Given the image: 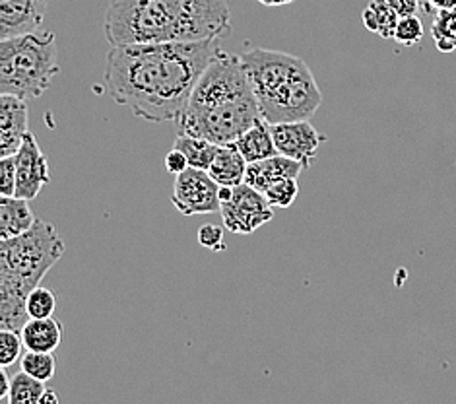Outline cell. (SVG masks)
Instances as JSON below:
<instances>
[{
	"mask_svg": "<svg viewBox=\"0 0 456 404\" xmlns=\"http://www.w3.org/2000/svg\"><path fill=\"white\" fill-rule=\"evenodd\" d=\"M220 49V39L111 47L103 74L107 94L148 123H177L194 86Z\"/></svg>",
	"mask_w": 456,
	"mask_h": 404,
	"instance_id": "obj_1",
	"label": "cell"
},
{
	"mask_svg": "<svg viewBox=\"0 0 456 404\" xmlns=\"http://www.w3.org/2000/svg\"><path fill=\"white\" fill-rule=\"evenodd\" d=\"M103 31L117 47L224 39L233 26L225 0H110Z\"/></svg>",
	"mask_w": 456,
	"mask_h": 404,
	"instance_id": "obj_2",
	"label": "cell"
},
{
	"mask_svg": "<svg viewBox=\"0 0 456 404\" xmlns=\"http://www.w3.org/2000/svg\"><path fill=\"white\" fill-rule=\"evenodd\" d=\"M260 115V107L243 67L241 54L224 49L214 54L177 119L179 135H191L214 142L235 144Z\"/></svg>",
	"mask_w": 456,
	"mask_h": 404,
	"instance_id": "obj_3",
	"label": "cell"
},
{
	"mask_svg": "<svg viewBox=\"0 0 456 404\" xmlns=\"http://www.w3.org/2000/svg\"><path fill=\"white\" fill-rule=\"evenodd\" d=\"M266 123L311 121L322 94L307 62L284 51L248 49L241 54Z\"/></svg>",
	"mask_w": 456,
	"mask_h": 404,
	"instance_id": "obj_4",
	"label": "cell"
},
{
	"mask_svg": "<svg viewBox=\"0 0 456 404\" xmlns=\"http://www.w3.org/2000/svg\"><path fill=\"white\" fill-rule=\"evenodd\" d=\"M57 227L36 220L28 232L0 239V326L21 331L29 321L28 296L64 255Z\"/></svg>",
	"mask_w": 456,
	"mask_h": 404,
	"instance_id": "obj_5",
	"label": "cell"
},
{
	"mask_svg": "<svg viewBox=\"0 0 456 404\" xmlns=\"http://www.w3.org/2000/svg\"><path fill=\"white\" fill-rule=\"evenodd\" d=\"M59 72L57 37L51 31L0 39V95L36 100Z\"/></svg>",
	"mask_w": 456,
	"mask_h": 404,
	"instance_id": "obj_6",
	"label": "cell"
},
{
	"mask_svg": "<svg viewBox=\"0 0 456 404\" xmlns=\"http://www.w3.org/2000/svg\"><path fill=\"white\" fill-rule=\"evenodd\" d=\"M220 212L227 232L251 235L258 227L273 222L274 206L268 202L263 191L241 183L237 187L220 185Z\"/></svg>",
	"mask_w": 456,
	"mask_h": 404,
	"instance_id": "obj_7",
	"label": "cell"
},
{
	"mask_svg": "<svg viewBox=\"0 0 456 404\" xmlns=\"http://www.w3.org/2000/svg\"><path fill=\"white\" fill-rule=\"evenodd\" d=\"M171 204L183 216L220 212V185L208 171L189 168L177 176L173 185Z\"/></svg>",
	"mask_w": 456,
	"mask_h": 404,
	"instance_id": "obj_8",
	"label": "cell"
},
{
	"mask_svg": "<svg viewBox=\"0 0 456 404\" xmlns=\"http://www.w3.org/2000/svg\"><path fill=\"white\" fill-rule=\"evenodd\" d=\"M51 183L47 156L37 144L36 135H26L20 150L16 152V194L20 199L34 201L39 191Z\"/></svg>",
	"mask_w": 456,
	"mask_h": 404,
	"instance_id": "obj_9",
	"label": "cell"
},
{
	"mask_svg": "<svg viewBox=\"0 0 456 404\" xmlns=\"http://www.w3.org/2000/svg\"><path fill=\"white\" fill-rule=\"evenodd\" d=\"M270 130H273L278 154L297 160L305 168H309L313 160L317 158L319 146L324 140V136L311 125V121L276 123L270 125Z\"/></svg>",
	"mask_w": 456,
	"mask_h": 404,
	"instance_id": "obj_10",
	"label": "cell"
},
{
	"mask_svg": "<svg viewBox=\"0 0 456 404\" xmlns=\"http://www.w3.org/2000/svg\"><path fill=\"white\" fill-rule=\"evenodd\" d=\"M49 0H0V39L34 34L47 16Z\"/></svg>",
	"mask_w": 456,
	"mask_h": 404,
	"instance_id": "obj_11",
	"label": "cell"
},
{
	"mask_svg": "<svg viewBox=\"0 0 456 404\" xmlns=\"http://www.w3.org/2000/svg\"><path fill=\"white\" fill-rule=\"evenodd\" d=\"M29 111L26 100L0 95V156H14L29 133Z\"/></svg>",
	"mask_w": 456,
	"mask_h": 404,
	"instance_id": "obj_12",
	"label": "cell"
},
{
	"mask_svg": "<svg viewBox=\"0 0 456 404\" xmlns=\"http://www.w3.org/2000/svg\"><path fill=\"white\" fill-rule=\"evenodd\" d=\"M305 169L301 161L291 160L288 156L274 154L266 160H258L247 166V176L245 183L251 185V187L258 191H266L270 185L286 179V177H299L301 171Z\"/></svg>",
	"mask_w": 456,
	"mask_h": 404,
	"instance_id": "obj_13",
	"label": "cell"
},
{
	"mask_svg": "<svg viewBox=\"0 0 456 404\" xmlns=\"http://www.w3.org/2000/svg\"><path fill=\"white\" fill-rule=\"evenodd\" d=\"M247 166L248 161L243 158V154L237 150L235 144H220L208 173L218 185H224V187H237V185L245 183Z\"/></svg>",
	"mask_w": 456,
	"mask_h": 404,
	"instance_id": "obj_14",
	"label": "cell"
},
{
	"mask_svg": "<svg viewBox=\"0 0 456 404\" xmlns=\"http://www.w3.org/2000/svg\"><path fill=\"white\" fill-rule=\"evenodd\" d=\"M62 334L64 329L57 319L43 317V319H29L26 323L21 329V341H24L26 350L55 352L62 342Z\"/></svg>",
	"mask_w": 456,
	"mask_h": 404,
	"instance_id": "obj_15",
	"label": "cell"
},
{
	"mask_svg": "<svg viewBox=\"0 0 456 404\" xmlns=\"http://www.w3.org/2000/svg\"><path fill=\"white\" fill-rule=\"evenodd\" d=\"M36 224V216L29 209V201L20 196L0 199V239H12Z\"/></svg>",
	"mask_w": 456,
	"mask_h": 404,
	"instance_id": "obj_16",
	"label": "cell"
},
{
	"mask_svg": "<svg viewBox=\"0 0 456 404\" xmlns=\"http://www.w3.org/2000/svg\"><path fill=\"white\" fill-rule=\"evenodd\" d=\"M235 146L248 163L278 154L273 130H270V123H266L265 119H258L251 128H247L245 133L235 140Z\"/></svg>",
	"mask_w": 456,
	"mask_h": 404,
	"instance_id": "obj_17",
	"label": "cell"
},
{
	"mask_svg": "<svg viewBox=\"0 0 456 404\" xmlns=\"http://www.w3.org/2000/svg\"><path fill=\"white\" fill-rule=\"evenodd\" d=\"M363 26L371 34L383 39H395V31L398 26L400 16L395 12L387 0H371L362 14Z\"/></svg>",
	"mask_w": 456,
	"mask_h": 404,
	"instance_id": "obj_18",
	"label": "cell"
},
{
	"mask_svg": "<svg viewBox=\"0 0 456 404\" xmlns=\"http://www.w3.org/2000/svg\"><path fill=\"white\" fill-rule=\"evenodd\" d=\"M173 148L181 150L183 154L187 156L191 168L208 171L220 144H214V142L206 140V138H199V136L179 135L177 140H175V144H173Z\"/></svg>",
	"mask_w": 456,
	"mask_h": 404,
	"instance_id": "obj_19",
	"label": "cell"
},
{
	"mask_svg": "<svg viewBox=\"0 0 456 404\" xmlns=\"http://www.w3.org/2000/svg\"><path fill=\"white\" fill-rule=\"evenodd\" d=\"M47 391L45 381L31 377L26 371L10 379V404H39L43 392Z\"/></svg>",
	"mask_w": 456,
	"mask_h": 404,
	"instance_id": "obj_20",
	"label": "cell"
},
{
	"mask_svg": "<svg viewBox=\"0 0 456 404\" xmlns=\"http://www.w3.org/2000/svg\"><path fill=\"white\" fill-rule=\"evenodd\" d=\"M431 37L441 53L456 51V6L436 12L431 24Z\"/></svg>",
	"mask_w": 456,
	"mask_h": 404,
	"instance_id": "obj_21",
	"label": "cell"
},
{
	"mask_svg": "<svg viewBox=\"0 0 456 404\" xmlns=\"http://www.w3.org/2000/svg\"><path fill=\"white\" fill-rule=\"evenodd\" d=\"M57 362L53 358V352H34L28 350L21 356V371H26L31 377L41 379V381H51L55 377Z\"/></svg>",
	"mask_w": 456,
	"mask_h": 404,
	"instance_id": "obj_22",
	"label": "cell"
},
{
	"mask_svg": "<svg viewBox=\"0 0 456 404\" xmlns=\"http://www.w3.org/2000/svg\"><path fill=\"white\" fill-rule=\"evenodd\" d=\"M299 194V183L297 177H286L270 185L265 191V196L274 209H289L296 202Z\"/></svg>",
	"mask_w": 456,
	"mask_h": 404,
	"instance_id": "obj_23",
	"label": "cell"
},
{
	"mask_svg": "<svg viewBox=\"0 0 456 404\" xmlns=\"http://www.w3.org/2000/svg\"><path fill=\"white\" fill-rule=\"evenodd\" d=\"M57 308V298L49 288H43L41 284L29 292L28 296V313L31 319H43V317H53Z\"/></svg>",
	"mask_w": 456,
	"mask_h": 404,
	"instance_id": "obj_24",
	"label": "cell"
},
{
	"mask_svg": "<svg viewBox=\"0 0 456 404\" xmlns=\"http://www.w3.org/2000/svg\"><path fill=\"white\" fill-rule=\"evenodd\" d=\"M21 348L26 346H24V341H21L20 333L0 329V366L8 367L16 364V359L21 354Z\"/></svg>",
	"mask_w": 456,
	"mask_h": 404,
	"instance_id": "obj_25",
	"label": "cell"
},
{
	"mask_svg": "<svg viewBox=\"0 0 456 404\" xmlns=\"http://www.w3.org/2000/svg\"><path fill=\"white\" fill-rule=\"evenodd\" d=\"M423 37V24L421 20L414 16H404L398 20V26L395 31V41H398L400 45H416Z\"/></svg>",
	"mask_w": 456,
	"mask_h": 404,
	"instance_id": "obj_26",
	"label": "cell"
},
{
	"mask_svg": "<svg viewBox=\"0 0 456 404\" xmlns=\"http://www.w3.org/2000/svg\"><path fill=\"white\" fill-rule=\"evenodd\" d=\"M0 194H16V154L0 160Z\"/></svg>",
	"mask_w": 456,
	"mask_h": 404,
	"instance_id": "obj_27",
	"label": "cell"
},
{
	"mask_svg": "<svg viewBox=\"0 0 456 404\" xmlns=\"http://www.w3.org/2000/svg\"><path fill=\"white\" fill-rule=\"evenodd\" d=\"M199 243L206 249L214 251V253H218V251L225 249L224 243V229L216 224H206L199 229Z\"/></svg>",
	"mask_w": 456,
	"mask_h": 404,
	"instance_id": "obj_28",
	"label": "cell"
},
{
	"mask_svg": "<svg viewBox=\"0 0 456 404\" xmlns=\"http://www.w3.org/2000/svg\"><path fill=\"white\" fill-rule=\"evenodd\" d=\"M189 168H191V166H189V160H187V156L183 154L181 150L173 148L171 152H167V156H166V169H167L169 173H173V176H179V173L187 171Z\"/></svg>",
	"mask_w": 456,
	"mask_h": 404,
	"instance_id": "obj_29",
	"label": "cell"
},
{
	"mask_svg": "<svg viewBox=\"0 0 456 404\" xmlns=\"http://www.w3.org/2000/svg\"><path fill=\"white\" fill-rule=\"evenodd\" d=\"M387 3L393 6V10L400 18L418 14V10L421 6L419 0H387Z\"/></svg>",
	"mask_w": 456,
	"mask_h": 404,
	"instance_id": "obj_30",
	"label": "cell"
},
{
	"mask_svg": "<svg viewBox=\"0 0 456 404\" xmlns=\"http://www.w3.org/2000/svg\"><path fill=\"white\" fill-rule=\"evenodd\" d=\"M423 6H426L428 12H439L444 8H454L456 0H423Z\"/></svg>",
	"mask_w": 456,
	"mask_h": 404,
	"instance_id": "obj_31",
	"label": "cell"
},
{
	"mask_svg": "<svg viewBox=\"0 0 456 404\" xmlns=\"http://www.w3.org/2000/svg\"><path fill=\"white\" fill-rule=\"evenodd\" d=\"M57 402H59V397L53 389H47L45 392H43V397L39 400V404H57Z\"/></svg>",
	"mask_w": 456,
	"mask_h": 404,
	"instance_id": "obj_32",
	"label": "cell"
},
{
	"mask_svg": "<svg viewBox=\"0 0 456 404\" xmlns=\"http://www.w3.org/2000/svg\"><path fill=\"white\" fill-rule=\"evenodd\" d=\"M256 3L263 6H286V4L296 3V0H256Z\"/></svg>",
	"mask_w": 456,
	"mask_h": 404,
	"instance_id": "obj_33",
	"label": "cell"
}]
</instances>
